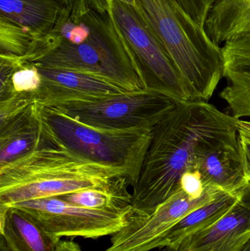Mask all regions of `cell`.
<instances>
[{
    "label": "cell",
    "instance_id": "cell-1",
    "mask_svg": "<svg viewBox=\"0 0 250 251\" xmlns=\"http://www.w3.org/2000/svg\"><path fill=\"white\" fill-rule=\"evenodd\" d=\"M239 119L208 102L179 103L154 127L152 140L133 187L135 216L152 214L182 190L183 174L196 171L208 152L239 137Z\"/></svg>",
    "mask_w": 250,
    "mask_h": 251
},
{
    "label": "cell",
    "instance_id": "cell-2",
    "mask_svg": "<svg viewBox=\"0 0 250 251\" xmlns=\"http://www.w3.org/2000/svg\"><path fill=\"white\" fill-rule=\"evenodd\" d=\"M123 176L125 170L84 157L57 140L0 167V206L103 188Z\"/></svg>",
    "mask_w": 250,
    "mask_h": 251
},
{
    "label": "cell",
    "instance_id": "cell-3",
    "mask_svg": "<svg viewBox=\"0 0 250 251\" xmlns=\"http://www.w3.org/2000/svg\"><path fill=\"white\" fill-rule=\"evenodd\" d=\"M162 43L184 83L189 101L208 102L224 77L223 50L176 0H135Z\"/></svg>",
    "mask_w": 250,
    "mask_h": 251
},
{
    "label": "cell",
    "instance_id": "cell-4",
    "mask_svg": "<svg viewBox=\"0 0 250 251\" xmlns=\"http://www.w3.org/2000/svg\"><path fill=\"white\" fill-rule=\"evenodd\" d=\"M113 0H88L91 32L79 44L59 43L35 63L95 76L126 91L146 89L139 65L113 19Z\"/></svg>",
    "mask_w": 250,
    "mask_h": 251
},
{
    "label": "cell",
    "instance_id": "cell-5",
    "mask_svg": "<svg viewBox=\"0 0 250 251\" xmlns=\"http://www.w3.org/2000/svg\"><path fill=\"white\" fill-rule=\"evenodd\" d=\"M42 111L60 144L94 162L125 170L129 184L135 185L154 128L102 129L81 123L54 107L42 106Z\"/></svg>",
    "mask_w": 250,
    "mask_h": 251
},
{
    "label": "cell",
    "instance_id": "cell-6",
    "mask_svg": "<svg viewBox=\"0 0 250 251\" xmlns=\"http://www.w3.org/2000/svg\"><path fill=\"white\" fill-rule=\"evenodd\" d=\"M179 104L164 94L144 89L52 107L94 128L127 130L154 128Z\"/></svg>",
    "mask_w": 250,
    "mask_h": 251
},
{
    "label": "cell",
    "instance_id": "cell-7",
    "mask_svg": "<svg viewBox=\"0 0 250 251\" xmlns=\"http://www.w3.org/2000/svg\"><path fill=\"white\" fill-rule=\"evenodd\" d=\"M112 12L119 32L139 65L146 89L164 94L179 103L189 101L173 60L136 7L113 0Z\"/></svg>",
    "mask_w": 250,
    "mask_h": 251
},
{
    "label": "cell",
    "instance_id": "cell-8",
    "mask_svg": "<svg viewBox=\"0 0 250 251\" xmlns=\"http://www.w3.org/2000/svg\"><path fill=\"white\" fill-rule=\"evenodd\" d=\"M12 206L29 212L48 232L60 238L98 239L113 235L125 228L135 216L132 207L98 210L77 206L59 197L28 201Z\"/></svg>",
    "mask_w": 250,
    "mask_h": 251
},
{
    "label": "cell",
    "instance_id": "cell-9",
    "mask_svg": "<svg viewBox=\"0 0 250 251\" xmlns=\"http://www.w3.org/2000/svg\"><path fill=\"white\" fill-rule=\"evenodd\" d=\"M221 191L205 187L198 199L179 190L160 205L152 214L134 216L127 226L111 239V246L106 251H150L159 249L160 242L170 229L189 212L217 197Z\"/></svg>",
    "mask_w": 250,
    "mask_h": 251
},
{
    "label": "cell",
    "instance_id": "cell-10",
    "mask_svg": "<svg viewBox=\"0 0 250 251\" xmlns=\"http://www.w3.org/2000/svg\"><path fill=\"white\" fill-rule=\"evenodd\" d=\"M35 66L41 76V87L35 92V100L41 106L101 100L127 92L114 84L81 72Z\"/></svg>",
    "mask_w": 250,
    "mask_h": 251
},
{
    "label": "cell",
    "instance_id": "cell-11",
    "mask_svg": "<svg viewBox=\"0 0 250 251\" xmlns=\"http://www.w3.org/2000/svg\"><path fill=\"white\" fill-rule=\"evenodd\" d=\"M250 241V181L236 203L214 225L185 239L179 251H242Z\"/></svg>",
    "mask_w": 250,
    "mask_h": 251
},
{
    "label": "cell",
    "instance_id": "cell-12",
    "mask_svg": "<svg viewBox=\"0 0 250 251\" xmlns=\"http://www.w3.org/2000/svg\"><path fill=\"white\" fill-rule=\"evenodd\" d=\"M56 143L55 134L43 115L42 106L35 101L0 128V167Z\"/></svg>",
    "mask_w": 250,
    "mask_h": 251
},
{
    "label": "cell",
    "instance_id": "cell-13",
    "mask_svg": "<svg viewBox=\"0 0 250 251\" xmlns=\"http://www.w3.org/2000/svg\"><path fill=\"white\" fill-rule=\"evenodd\" d=\"M222 50L227 85L220 98L227 103L233 117L250 118V38L228 41Z\"/></svg>",
    "mask_w": 250,
    "mask_h": 251
},
{
    "label": "cell",
    "instance_id": "cell-14",
    "mask_svg": "<svg viewBox=\"0 0 250 251\" xmlns=\"http://www.w3.org/2000/svg\"><path fill=\"white\" fill-rule=\"evenodd\" d=\"M70 13L64 0H0V16L23 26L38 39L54 33Z\"/></svg>",
    "mask_w": 250,
    "mask_h": 251
},
{
    "label": "cell",
    "instance_id": "cell-15",
    "mask_svg": "<svg viewBox=\"0 0 250 251\" xmlns=\"http://www.w3.org/2000/svg\"><path fill=\"white\" fill-rule=\"evenodd\" d=\"M0 231L9 251H57L60 242V237L17 206H0Z\"/></svg>",
    "mask_w": 250,
    "mask_h": 251
},
{
    "label": "cell",
    "instance_id": "cell-16",
    "mask_svg": "<svg viewBox=\"0 0 250 251\" xmlns=\"http://www.w3.org/2000/svg\"><path fill=\"white\" fill-rule=\"evenodd\" d=\"M196 171L205 187H214L225 193H237L248 181L236 140L217 146L198 162Z\"/></svg>",
    "mask_w": 250,
    "mask_h": 251
},
{
    "label": "cell",
    "instance_id": "cell-17",
    "mask_svg": "<svg viewBox=\"0 0 250 251\" xmlns=\"http://www.w3.org/2000/svg\"><path fill=\"white\" fill-rule=\"evenodd\" d=\"M237 193H221L216 199L189 212L178 222L160 242L159 249H177L188 237L209 228L236 203Z\"/></svg>",
    "mask_w": 250,
    "mask_h": 251
},
{
    "label": "cell",
    "instance_id": "cell-18",
    "mask_svg": "<svg viewBox=\"0 0 250 251\" xmlns=\"http://www.w3.org/2000/svg\"><path fill=\"white\" fill-rule=\"evenodd\" d=\"M205 31L217 45L250 38V2L248 0H221L207 19Z\"/></svg>",
    "mask_w": 250,
    "mask_h": 251
},
{
    "label": "cell",
    "instance_id": "cell-19",
    "mask_svg": "<svg viewBox=\"0 0 250 251\" xmlns=\"http://www.w3.org/2000/svg\"><path fill=\"white\" fill-rule=\"evenodd\" d=\"M126 176L116 179L103 188H91L58 196L60 199L82 207L98 210H123L132 208V194Z\"/></svg>",
    "mask_w": 250,
    "mask_h": 251
},
{
    "label": "cell",
    "instance_id": "cell-20",
    "mask_svg": "<svg viewBox=\"0 0 250 251\" xmlns=\"http://www.w3.org/2000/svg\"><path fill=\"white\" fill-rule=\"evenodd\" d=\"M39 40L23 26L0 16V54L19 57L24 66Z\"/></svg>",
    "mask_w": 250,
    "mask_h": 251
},
{
    "label": "cell",
    "instance_id": "cell-21",
    "mask_svg": "<svg viewBox=\"0 0 250 251\" xmlns=\"http://www.w3.org/2000/svg\"><path fill=\"white\" fill-rule=\"evenodd\" d=\"M35 100V93H15L0 100V128L26 110Z\"/></svg>",
    "mask_w": 250,
    "mask_h": 251
},
{
    "label": "cell",
    "instance_id": "cell-22",
    "mask_svg": "<svg viewBox=\"0 0 250 251\" xmlns=\"http://www.w3.org/2000/svg\"><path fill=\"white\" fill-rule=\"evenodd\" d=\"M41 85V76L35 65H24L16 70L12 76L14 93H35Z\"/></svg>",
    "mask_w": 250,
    "mask_h": 251
},
{
    "label": "cell",
    "instance_id": "cell-23",
    "mask_svg": "<svg viewBox=\"0 0 250 251\" xmlns=\"http://www.w3.org/2000/svg\"><path fill=\"white\" fill-rule=\"evenodd\" d=\"M221 0H176L179 5L201 27L205 28V22L211 10Z\"/></svg>",
    "mask_w": 250,
    "mask_h": 251
},
{
    "label": "cell",
    "instance_id": "cell-24",
    "mask_svg": "<svg viewBox=\"0 0 250 251\" xmlns=\"http://www.w3.org/2000/svg\"><path fill=\"white\" fill-rule=\"evenodd\" d=\"M181 187L182 190L193 199L201 197L205 190L198 171H189L183 174L181 180Z\"/></svg>",
    "mask_w": 250,
    "mask_h": 251
},
{
    "label": "cell",
    "instance_id": "cell-25",
    "mask_svg": "<svg viewBox=\"0 0 250 251\" xmlns=\"http://www.w3.org/2000/svg\"><path fill=\"white\" fill-rule=\"evenodd\" d=\"M239 147L243 162L245 178L250 181V137L242 132H239Z\"/></svg>",
    "mask_w": 250,
    "mask_h": 251
},
{
    "label": "cell",
    "instance_id": "cell-26",
    "mask_svg": "<svg viewBox=\"0 0 250 251\" xmlns=\"http://www.w3.org/2000/svg\"><path fill=\"white\" fill-rule=\"evenodd\" d=\"M57 251H82L79 245L73 241H60Z\"/></svg>",
    "mask_w": 250,
    "mask_h": 251
},
{
    "label": "cell",
    "instance_id": "cell-27",
    "mask_svg": "<svg viewBox=\"0 0 250 251\" xmlns=\"http://www.w3.org/2000/svg\"><path fill=\"white\" fill-rule=\"evenodd\" d=\"M238 130L239 132H242L250 137V122L248 121L239 120L238 122Z\"/></svg>",
    "mask_w": 250,
    "mask_h": 251
},
{
    "label": "cell",
    "instance_id": "cell-28",
    "mask_svg": "<svg viewBox=\"0 0 250 251\" xmlns=\"http://www.w3.org/2000/svg\"><path fill=\"white\" fill-rule=\"evenodd\" d=\"M77 1L78 0H64L66 6H67L68 8L70 11H71L72 9L74 7L75 4H76Z\"/></svg>",
    "mask_w": 250,
    "mask_h": 251
},
{
    "label": "cell",
    "instance_id": "cell-29",
    "mask_svg": "<svg viewBox=\"0 0 250 251\" xmlns=\"http://www.w3.org/2000/svg\"><path fill=\"white\" fill-rule=\"evenodd\" d=\"M0 251H9L2 240H0Z\"/></svg>",
    "mask_w": 250,
    "mask_h": 251
},
{
    "label": "cell",
    "instance_id": "cell-30",
    "mask_svg": "<svg viewBox=\"0 0 250 251\" xmlns=\"http://www.w3.org/2000/svg\"><path fill=\"white\" fill-rule=\"evenodd\" d=\"M119 1L126 3V4H130V5L135 6V0H119Z\"/></svg>",
    "mask_w": 250,
    "mask_h": 251
},
{
    "label": "cell",
    "instance_id": "cell-31",
    "mask_svg": "<svg viewBox=\"0 0 250 251\" xmlns=\"http://www.w3.org/2000/svg\"><path fill=\"white\" fill-rule=\"evenodd\" d=\"M242 251H250V241L248 243V244L244 248L243 250Z\"/></svg>",
    "mask_w": 250,
    "mask_h": 251
},
{
    "label": "cell",
    "instance_id": "cell-32",
    "mask_svg": "<svg viewBox=\"0 0 250 251\" xmlns=\"http://www.w3.org/2000/svg\"><path fill=\"white\" fill-rule=\"evenodd\" d=\"M248 1H250V0H248Z\"/></svg>",
    "mask_w": 250,
    "mask_h": 251
}]
</instances>
